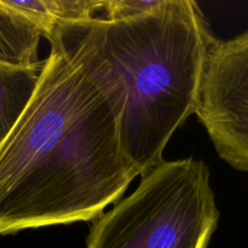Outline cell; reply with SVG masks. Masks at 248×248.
<instances>
[{
    "instance_id": "52a82bcc",
    "label": "cell",
    "mask_w": 248,
    "mask_h": 248,
    "mask_svg": "<svg viewBox=\"0 0 248 248\" xmlns=\"http://www.w3.org/2000/svg\"><path fill=\"white\" fill-rule=\"evenodd\" d=\"M14 9L28 17L47 36L53 27L62 23L89 21L102 12L103 0H7Z\"/></svg>"
},
{
    "instance_id": "277c9868",
    "label": "cell",
    "mask_w": 248,
    "mask_h": 248,
    "mask_svg": "<svg viewBox=\"0 0 248 248\" xmlns=\"http://www.w3.org/2000/svg\"><path fill=\"white\" fill-rule=\"evenodd\" d=\"M195 114L220 159L248 173V31L215 41Z\"/></svg>"
},
{
    "instance_id": "7a4b0ae2",
    "label": "cell",
    "mask_w": 248,
    "mask_h": 248,
    "mask_svg": "<svg viewBox=\"0 0 248 248\" xmlns=\"http://www.w3.org/2000/svg\"><path fill=\"white\" fill-rule=\"evenodd\" d=\"M90 27L126 87L121 143L138 174L162 160L177 128L195 114L213 36L193 0H162L124 21L101 16Z\"/></svg>"
},
{
    "instance_id": "3957f363",
    "label": "cell",
    "mask_w": 248,
    "mask_h": 248,
    "mask_svg": "<svg viewBox=\"0 0 248 248\" xmlns=\"http://www.w3.org/2000/svg\"><path fill=\"white\" fill-rule=\"evenodd\" d=\"M140 176L130 196L96 218L86 248H207L219 211L205 162L162 160Z\"/></svg>"
},
{
    "instance_id": "ba28073f",
    "label": "cell",
    "mask_w": 248,
    "mask_h": 248,
    "mask_svg": "<svg viewBox=\"0 0 248 248\" xmlns=\"http://www.w3.org/2000/svg\"><path fill=\"white\" fill-rule=\"evenodd\" d=\"M162 0H104L102 12L108 21L135 18L156 9Z\"/></svg>"
},
{
    "instance_id": "6da1fadb",
    "label": "cell",
    "mask_w": 248,
    "mask_h": 248,
    "mask_svg": "<svg viewBox=\"0 0 248 248\" xmlns=\"http://www.w3.org/2000/svg\"><path fill=\"white\" fill-rule=\"evenodd\" d=\"M46 39L35 90L0 145V235L94 219L138 176L121 143L126 87L90 19Z\"/></svg>"
},
{
    "instance_id": "5b68a950",
    "label": "cell",
    "mask_w": 248,
    "mask_h": 248,
    "mask_svg": "<svg viewBox=\"0 0 248 248\" xmlns=\"http://www.w3.org/2000/svg\"><path fill=\"white\" fill-rule=\"evenodd\" d=\"M43 36L34 22L0 0V63L11 67L39 64V43Z\"/></svg>"
},
{
    "instance_id": "8992f818",
    "label": "cell",
    "mask_w": 248,
    "mask_h": 248,
    "mask_svg": "<svg viewBox=\"0 0 248 248\" xmlns=\"http://www.w3.org/2000/svg\"><path fill=\"white\" fill-rule=\"evenodd\" d=\"M43 69V61L34 67L19 68L0 63V145L31 98Z\"/></svg>"
}]
</instances>
